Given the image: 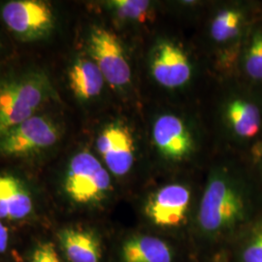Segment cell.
Returning a JSON list of instances; mask_svg holds the SVG:
<instances>
[{
    "label": "cell",
    "mask_w": 262,
    "mask_h": 262,
    "mask_svg": "<svg viewBox=\"0 0 262 262\" xmlns=\"http://www.w3.org/2000/svg\"><path fill=\"white\" fill-rule=\"evenodd\" d=\"M54 98L55 89L44 72L30 71L0 78V136L33 117Z\"/></svg>",
    "instance_id": "obj_1"
},
{
    "label": "cell",
    "mask_w": 262,
    "mask_h": 262,
    "mask_svg": "<svg viewBox=\"0 0 262 262\" xmlns=\"http://www.w3.org/2000/svg\"><path fill=\"white\" fill-rule=\"evenodd\" d=\"M66 195L76 204L94 205L102 202L111 189V177L103 164L89 150L71 159L63 181Z\"/></svg>",
    "instance_id": "obj_2"
},
{
    "label": "cell",
    "mask_w": 262,
    "mask_h": 262,
    "mask_svg": "<svg viewBox=\"0 0 262 262\" xmlns=\"http://www.w3.org/2000/svg\"><path fill=\"white\" fill-rule=\"evenodd\" d=\"M6 27L25 42L47 38L55 29L56 16L52 6L40 0H13L1 8Z\"/></svg>",
    "instance_id": "obj_3"
},
{
    "label": "cell",
    "mask_w": 262,
    "mask_h": 262,
    "mask_svg": "<svg viewBox=\"0 0 262 262\" xmlns=\"http://www.w3.org/2000/svg\"><path fill=\"white\" fill-rule=\"evenodd\" d=\"M244 213L242 197L226 180L214 178L202 197L198 221L209 232L223 230L238 222Z\"/></svg>",
    "instance_id": "obj_4"
},
{
    "label": "cell",
    "mask_w": 262,
    "mask_h": 262,
    "mask_svg": "<svg viewBox=\"0 0 262 262\" xmlns=\"http://www.w3.org/2000/svg\"><path fill=\"white\" fill-rule=\"evenodd\" d=\"M59 132L48 117L34 115L0 136V156L28 157L56 145Z\"/></svg>",
    "instance_id": "obj_5"
},
{
    "label": "cell",
    "mask_w": 262,
    "mask_h": 262,
    "mask_svg": "<svg viewBox=\"0 0 262 262\" xmlns=\"http://www.w3.org/2000/svg\"><path fill=\"white\" fill-rule=\"evenodd\" d=\"M88 50L107 83L118 89L130 83V66L122 42L111 30L101 27L92 28L88 39Z\"/></svg>",
    "instance_id": "obj_6"
},
{
    "label": "cell",
    "mask_w": 262,
    "mask_h": 262,
    "mask_svg": "<svg viewBox=\"0 0 262 262\" xmlns=\"http://www.w3.org/2000/svg\"><path fill=\"white\" fill-rule=\"evenodd\" d=\"M96 149L105 167L115 176L126 175L134 164L135 142L128 127L123 124L107 125L97 137Z\"/></svg>",
    "instance_id": "obj_7"
},
{
    "label": "cell",
    "mask_w": 262,
    "mask_h": 262,
    "mask_svg": "<svg viewBox=\"0 0 262 262\" xmlns=\"http://www.w3.org/2000/svg\"><path fill=\"white\" fill-rule=\"evenodd\" d=\"M150 72L158 84L171 90L184 86L192 75L186 52L170 41H161L154 48L150 56Z\"/></svg>",
    "instance_id": "obj_8"
},
{
    "label": "cell",
    "mask_w": 262,
    "mask_h": 262,
    "mask_svg": "<svg viewBox=\"0 0 262 262\" xmlns=\"http://www.w3.org/2000/svg\"><path fill=\"white\" fill-rule=\"evenodd\" d=\"M152 140L159 152L170 160H183L194 149V141L184 121L175 115L159 116L152 125Z\"/></svg>",
    "instance_id": "obj_9"
},
{
    "label": "cell",
    "mask_w": 262,
    "mask_h": 262,
    "mask_svg": "<svg viewBox=\"0 0 262 262\" xmlns=\"http://www.w3.org/2000/svg\"><path fill=\"white\" fill-rule=\"evenodd\" d=\"M190 191L178 184L160 188L146 205V214L155 225L172 227L180 225L187 214Z\"/></svg>",
    "instance_id": "obj_10"
},
{
    "label": "cell",
    "mask_w": 262,
    "mask_h": 262,
    "mask_svg": "<svg viewBox=\"0 0 262 262\" xmlns=\"http://www.w3.org/2000/svg\"><path fill=\"white\" fill-rule=\"evenodd\" d=\"M33 198L28 186L11 174H0V220L21 221L32 214Z\"/></svg>",
    "instance_id": "obj_11"
},
{
    "label": "cell",
    "mask_w": 262,
    "mask_h": 262,
    "mask_svg": "<svg viewBox=\"0 0 262 262\" xmlns=\"http://www.w3.org/2000/svg\"><path fill=\"white\" fill-rule=\"evenodd\" d=\"M61 249L69 262H100L101 245L93 231L68 227L58 233Z\"/></svg>",
    "instance_id": "obj_12"
},
{
    "label": "cell",
    "mask_w": 262,
    "mask_h": 262,
    "mask_svg": "<svg viewBox=\"0 0 262 262\" xmlns=\"http://www.w3.org/2000/svg\"><path fill=\"white\" fill-rule=\"evenodd\" d=\"M69 84L76 97L90 100L101 94L105 78L93 59L80 58L72 64L68 73Z\"/></svg>",
    "instance_id": "obj_13"
},
{
    "label": "cell",
    "mask_w": 262,
    "mask_h": 262,
    "mask_svg": "<svg viewBox=\"0 0 262 262\" xmlns=\"http://www.w3.org/2000/svg\"><path fill=\"white\" fill-rule=\"evenodd\" d=\"M122 255L123 262H172L167 244L148 235L128 239L122 246Z\"/></svg>",
    "instance_id": "obj_14"
},
{
    "label": "cell",
    "mask_w": 262,
    "mask_h": 262,
    "mask_svg": "<svg viewBox=\"0 0 262 262\" xmlns=\"http://www.w3.org/2000/svg\"><path fill=\"white\" fill-rule=\"evenodd\" d=\"M226 120L235 134L244 139L256 136L261 127L258 107L245 99H234L226 107Z\"/></svg>",
    "instance_id": "obj_15"
},
{
    "label": "cell",
    "mask_w": 262,
    "mask_h": 262,
    "mask_svg": "<svg viewBox=\"0 0 262 262\" xmlns=\"http://www.w3.org/2000/svg\"><path fill=\"white\" fill-rule=\"evenodd\" d=\"M242 14L234 9L221 11L211 25V36L217 43H225L234 39L240 32Z\"/></svg>",
    "instance_id": "obj_16"
},
{
    "label": "cell",
    "mask_w": 262,
    "mask_h": 262,
    "mask_svg": "<svg viewBox=\"0 0 262 262\" xmlns=\"http://www.w3.org/2000/svg\"><path fill=\"white\" fill-rule=\"evenodd\" d=\"M108 7L120 18L134 23H145L149 19L150 2L147 0H113Z\"/></svg>",
    "instance_id": "obj_17"
},
{
    "label": "cell",
    "mask_w": 262,
    "mask_h": 262,
    "mask_svg": "<svg viewBox=\"0 0 262 262\" xmlns=\"http://www.w3.org/2000/svg\"><path fill=\"white\" fill-rule=\"evenodd\" d=\"M244 66L246 73L253 80L262 81V31L254 32L248 46Z\"/></svg>",
    "instance_id": "obj_18"
},
{
    "label": "cell",
    "mask_w": 262,
    "mask_h": 262,
    "mask_svg": "<svg viewBox=\"0 0 262 262\" xmlns=\"http://www.w3.org/2000/svg\"><path fill=\"white\" fill-rule=\"evenodd\" d=\"M29 262H61V260L54 244L42 242L34 248Z\"/></svg>",
    "instance_id": "obj_19"
},
{
    "label": "cell",
    "mask_w": 262,
    "mask_h": 262,
    "mask_svg": "<svg viewBox=\"0 0 262 262\" xmlns=\"http://www.w3.org/2000/svg\"><path fill=\"white\" fill-rule=\"evenodd\" d=\"M243 260L244 262H262V230L244 251Z\"/></svg>",
    "instance_id": "obj_20"
},
{
    "label": "cell",
    "mask_w": 262,
    "mask_h": 262,
    "mask_svg": "<svg viewBox=\"0 0 262 262\" xmlns=\"http://www.w3.org/2000/svg\"><path fill=\"white\" fill-rule=\"evenodd\" d=\"M9 244V231L8 228L0 222V253H4Z\"/></svg>",
    "instance_id": "obj_21"
},
{
    "label": "cell",
    "mask_w": 262,
    "mask_h": 262,
    "mask_svg": "<svg viewBox=\"0 0 262 262\" xmlns=\"http://www.w3.org/2000/svg\"><path fill=\"white\" fill-rule=\"evenodd\" d=\"M0 49H1V41H0Z\"/></svg>",
    "instance_id": "obj_22"
}]
</instances>
